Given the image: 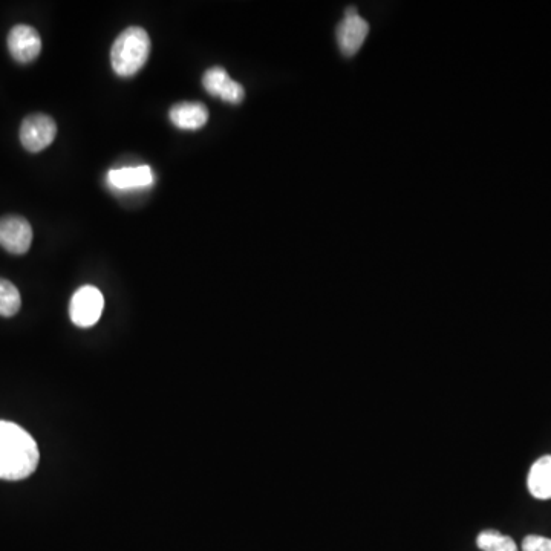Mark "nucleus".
<instances>
[{
	"instance_id": "4",
	"label": "nucleus",
	"mask_w": 551,
	"mask_h": 551,
	"mask_svg": "<svg viewBox=\"0 0 551 551\" xmlns=\"http://www.w3.org/2000/svg\"><path fill=\"white\" fill-rule=\"evenodd\" d=\"M57 135V124L45 114L28 115L20 126V141L28 152H42L53 144Z\"/></svg>"
},
{
	"instance_id": "1",
	"label": "nucleus",
	"mask_w": 551,
	"mask_h": 551,
	"mask_svg": "<svg viewBox=\"0 0 551 551\" xmlns=\"http://www.w3.org/2000/svg\"><path fill=\"white\" fill-rule=\"evenodd\" d=\"M39 460L34 438L17 424L0 421V480H25L36 472Z\"/></svg>"
},
{
	"instance_id": "11",
	"label": "nucleus",
	"mask_w": 551,
	"mask_h": 551,
	"mask_svg": "<svg viewBox=\"0 0 551 551\" xmlns=\"http://www.w3.org/2000/svg\"><path fill=\"white\" fill-rule=\"evenodd\" d=\"M527 486L536 499H551V455L535 461L530 469Z\"/></svg>"
},
{
	"instance_id": "9",
	"label": "nucleus",
	"mask_w": 551,
	"mask_h": 551,
	"mask_svg": "<svg viewBox=\"0 0 551 551\" xmlns=\"http://www.w3.org/2000/svg\"><path fill=\"white\" fill-rule=\"evenodd\" d=\"M108 183L117 190L144 189L154 183V173L149 166L123 167L108 173Z\"/></svg>"
},
{
	"instance_id": "2",
	"label": "nucleus",
	"mask_w": 551,
	"mask_h": 551,
	"mask_svg": "<svg viewBox=\"0 0 551 551\" xmlns=\"http://www.w3.org/2000/svg\"><path fill=\"white\" fill-rule=\"evenodd\" d=\"M149 34L140 27L124 30L114 42L111 51L112 68L120 77L137 74L149 59Z\"/></svg>"
},
{
	"instance_id": "14",
	"label": "nucleus",
	"mask_w": 551,
	"mask_h": 551,
	"mask_svg": "<svg viewBox=\"0 0 551 551\" xmlns=\"http://www.w3.org/2000/svg\"><path fill=\"white\" fill-rule=\"evenodd\" d=\"M522 551H551V539L530 535L522 541Z\"/></svg>"
},
{
	"instance_id": "6",
	"label": "nucleus",
	"mask_w": 551,
	"mask_h": 551,
	"mask_svg": "<svg viewBox=\"0 0 551 551\" xmlns=\"http://www.w3.org/2000/svg\"><path fill=\"white\" fill-rule=\"evenodd\" d=\"M369 34V25L357 10L346 11L345 19L337 27V43L345 56L359 53Z\"/></svg>"
},
{
	"instance_id": "12",
	"label": "nucleus",
	"mask_w": 551,
	"mask_h": 551,
	"mask_svg": "<svg viewBox=\"0 0 551 551\" xmlns=\"http://www.w3.org/2000/svg\"><path fill=\"white\" fill-rule=\"evenodd\" d=\"M22 307V297L16 285L7 279H0V316L13 317Z\"/></svg>"
},
{
	"instance_id": "7",
	"label": "nucleus",
	"mask_w": 551,
	"mask_h": 551,
	"mask_svg": "<svg viewBox=\"0 0 551 551\" xmlns=\"http://www.w3.org/2000/svg\"><path fill=\"white\" fill-rule=\"evenodd\" d=\"M8 49L19 63H31L42 51L40 34L28 25H16L8 34Z\"/></svg>"
},
{
	"instance_id": "3",
	"label": "nucleus",
	"mask_w": 551,
	"mask_h": 551,
	"mask_svg": "<svg viewBox=\"0 0 551 551\" xmlns=\"http://www.w3.org/2000/svg\"><path fill=\"white\" fill-rule=\"evenodd\" d=\"M103 308H105V297L102 291L92 285H86L75 291L72 296L69 317L77 327L91 328L102 317Z\"/></svg>"
},
{
	"instance_id": "8",
	"label": "nucleus",
	"mask_w": 551,
	"mask_h": 551,
	"mask_svg": "<svg viewBox=\"0 0 551 551\" xmlns=\"http://www.w3.org/2000/svg\"><path fill=\"white\" fill-rule=\"evenodd\" d=\"M203 86L213 97H219L232 105H239L245 98L242 85L230 79V75L221 66H215L206 71L203 75Z\"/></svg>"
},
{
	"instance_id": "5",
	"label": "nucleus",
	"mask_w": 551,
	"mask_h": 551,
	"mask_svg": "<svg viewBox=\"0 0 551 551\" xmlns=\"http://www.w3.org/2000/svg\"><path fill=\"white\" fill-rule=\"evenodd\" d=\"M33 244V227L22 216L0 219V245L13 255H25Z\"/></svg>"
},
{
	"instance_id": "13",
	"label": "nucleus",
	"mask_w": 551,
	"mask_h": 551,
	"mask_svg": "<svg viewBox=\"0 0 551 551\" xmlns=\"http://www.w3.org/2000/svg\"><path fill=\"white\" fill-rule=\"evenodd\" d=\"M477 545L483 551H518V545L510 536L503 535L496 530L481 532L477 538Z\"/></svg>"
},
{
	"instance_id": "10",
	"label": "nucleus",
	"mask_w": 551,
	"mask_h": 551,
	"mask_svg": "<svg viewBox=\"0 0 551 551\" xmlns=\"http://www.w3.org/2000/svg\"><path fill=\"white\" fill-rule=\"evenodd\" d=\"M169 117L177 128L196 131L209 121V111L203 103H178L170 109Z\"/></svg>"
}]
</instances>
